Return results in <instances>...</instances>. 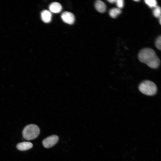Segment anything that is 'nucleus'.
Returning <instances> with one entry per match:
<instances>
[{"label": "nucleus", "instance_id": "1", "mask_svg": "<svg viewBox=\"0 0 161 161\" xmlns=\"http://www.w3.org/2000/svg\"><path fill=\"white\" fill-rule=\"evenodd\" d=\"M139 61L144 63L150 67L157 69L159 66L160 60L155 52L150 48H145L141 50L139 53Z\"/></svg>", "mask_w": 161, "mask_h": 161}, {"label": "nucleus", "instance_id": "2", "mask_svg": "<svg viewBox=\"0 0 161 161\" xmlns=\"http://www.w3.org/2000/svg\"><path fill=\"white\" fill-rule=\"evenodd\" d=\"M139 91L142 93L148 96L155 95L157 91V87L153 82L148 80L141 82L139 86Z\"/></svg>", "mask_w": 161, "mask_h": 161}, {"label": "nucleus", "instance_id": "3", "mask_svg": "<svg viewBox=\"0 0 161 161\" xmlns=\"http://www.w3.org/2000/svg\"><path fill=\"white\" fill-rule=\"evenodd\" d=\"M40 133V129L36 125L31 124L26 126L22 131L23 137L27 140H32L38 137Z\"/></svg>", "mask_w": 161, "mask_h": 161}, {"label": "nucleus", "instance_id": "4", "mask_svg": "<svg viewBox=\"0 0 161 161\" xmlns=\"http://www.w3.org/2000/svg\"><path fill=\"white\" fill-rule=\"evenodd\" d=\"M58 136L55 135L49 136L45 139L42 142L44 146L47 148H50L53 146L58 142Z\"/></svg>", "mask_w": 161, "mask_h": 161}, {"label": "nucleus", "instance_id": "5", "mask_svg": "<svg viewBox=\"0 0 161 161\" xmlns=\"http://www.w3.org/2000/svg\"><path fill=\"white\" fill-rule=\"evenodd\" d=\"M61 17L63 21L67 24H72L75 22V16L70 12H64L61 14Z\"/></svg>", "mask_w": 161, "mask_h": 161}, {"label": "nucleus", "instance_id": "6", "mask_svg": "<svg viewBox=\"0 0 161 161\" xmlns=\"http://www.w3.org/2000/svg\"><path fill=\"white\" fill-rule=\"evenodd\" d=\"M49 11L51 13H58L62 10V6L61 4L58 2H53L49 6Z\"/></svg>", "mask_w": 161, "mask_h": 161}, {"label": "nucleus", "instance_id": "7", "mask_svg": "<svg viewBox=\"0 0 161 161\" xmlns=\"http://www.w3.org/2000/svg\"><path fill=\"white\" fill-rule=\"evenodd\" d=\"M51 13L48 10H43L41 13V18L42 21L45 23L50 22L52 19Z\"/></svg>", "mask_w": 161, "mask_h": 161}, {"label": "nucleus", "instance_id": "8", "mask_svg": "<svg viewBox=\"0 0 161 161\" xmlns=\"http://www.w3.org/2000/svg\"><path fill=\"white\" fill-rule=\"evenodd\" d=\"M33 144L31 142H24L18 144L16 145V148L19 150L24 151L31 148Z\"/></svg>", "mask_w": 161, "mask_h": 161}, {"label": "nucleus", "instance_id": "9", "mask_svg": "<svg viewBox=\"0 0 161 161\" xmlns=\"http://www.w3.org/2000/svg\"><path fill=\"white\" fill-rule=\"evenodd\" d=\"M96 9L100 13L105 12L106 9V6L105 4L101 0L96 1L95 5Z\"/></svg>", "mask_w": 161, "mask_h": 161}, {"label": "nucleus", "instance_id": "10", "mask_svg": "<svg viewBox=\"0 0 161 161\" xmlns=\"http://www.w3.org/2000/svg\"><path fill=\"white\" fill-rule=\"evenodd\" d=\"M121 12L120 9L118 8H114L111 9L109 12V14L112 18H116Z\"/></svg>", "mask_w": 161, "mask_h": 161}, {"label": "nucleus", "instance_id": "11", "mask_svg": "<svg viewBox=\"0 0 161 161\" xmlns=\"http://www.w3.org/2000/svg\"><path fill=\"white\" fill-rule=\"evenodd\" d=\"M144 1L149 7L151 8H154L157 6V1L155 0H145Z\"/></svg>", "mask_w": 161, "mask_h": 161}, {"label": "nucleus", "instance_id": "12", "mask_svg": "<svg viewBox=\"0 0 161 161\" xmlns=\"http://www.w3.org/2000/svg\"><path fill=\"white\" fill-rule=\"evenodd\" d=\"M153 13L155 17L159 18L161 17V8L158 6L155 7L153 11Z\"/></svg>", "mask_w": 161, "mask_h": 161}, {"label": "nucleus", "instance_id": "13", "mask_svg": "<svg viewBox=\"0 0 161 161\" xmlns=\"http://www.w3.org/2000/svg\"><path fill=\"white\" fill-rule=\"evenodd\" d=\"M155 45L156 48L158 49L161 50V36L158 37L156 39Z\"/></svg>", "mask_w": 161, "mask_h": 161}, {"label": "nucleus", "instance_id": "14", "mask_svg": "<svg viewBox=\"0 0 161 161\" xmlns=\"http://www.w3.org/2000/svg\"><path fill=\"white\" fill-rule=\"evenodd\" d=\"M123 0H116L115 3L118 8L121 9L123 7L124 3Z\"/></svg>", "mask_w": 161, "mask_h": 161}, {"label": "nucleus", "instance_id": "15", "mask_svg": "<svg viewBox=\"0 0 161 161\" xmlns=\"http://www.w3.org/2000/svg\"><path fill=\"white\" fill-rule=\"evenodd\" d=\"M116 0H108V1L110 3L113 4L115 3Z\"/></svg>", "mask_w": 161, "mask_h": 161}, {"label": "nucleus", "instance_id": "16", "mask_svg": "<svg viewBox=\"0 0 161 161\" xmlns=\"http://www.w3.org/2000/svg\"><path fill=\"white\" fill-rule=\"evenodd\" d=\"M159 22H160V24H161V17H160L159 18Z\"/></svg>", "mask_w": 161, "mask_h": 161}, {"label": "nucleus", "instance_id": "17", "mask_svg": "<svg viewBox=\"0 0 161 161\" xmlns=\"http://www.w3.org/2000/svg\"><path fill=\"white\" fill-rule=\"evenodd\" d=\"M134 1H139V0H134Z\"/></svg>", "mask_w": 161, "mask_h": 161}]
</instances>
